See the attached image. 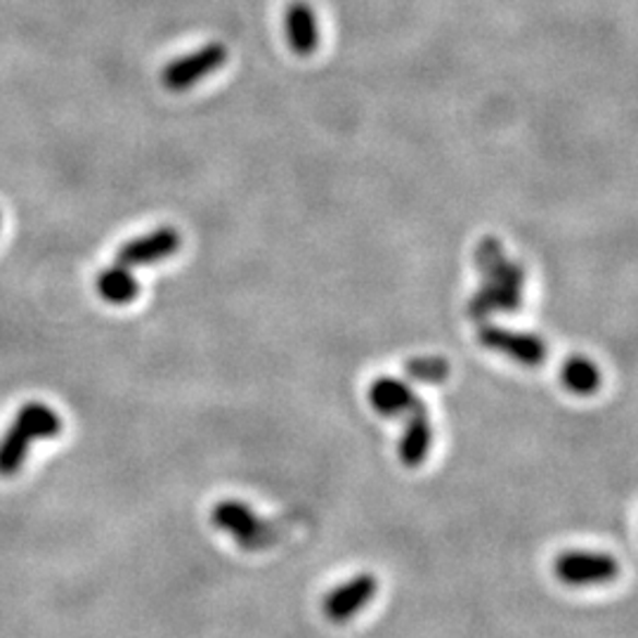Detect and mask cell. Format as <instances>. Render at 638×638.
I'll return each instance as SVG.
<instances>
[{"instance_id": "obj_1", "label": "cell", "mask_w": 638, "mask_h": 638, "mask_svg": "<svg viewBox=\"0 0 638 638\" xmlns=\"http://www.w3.org/2000/svg\"><path fill=\"white\" fill-rule=\"evenodd\" d=\"M475 263L483 282L469 300V317L481 322L495 312H516L523 303L525 270L506 256L504 246L495 237H485L477 244Z\"/></svg>"}, {"instance_id": "obj_2", "label": "cell", "mask_w": 638, "mask_h": 638, "mask_svg": "<svg viewBox=\"0 0 638 638\" xmlns=\"http://www.w3.org/2000/svg\"><path fill=\"white\" fill-rule=\"evenodd\" d=\"M62 430V418L52 407L43 402H28L14 416L12 426L0 440V475L17 473L32 442L43 438H55Z\"/></svg>"}, {"instance_id": "obj_3", "label": "cell", "mask_w": 638, "mask_h": 638, "mask_svg": "<svg viewBox=\"0 0 638 638\" xmlns=\"http://www.w3.org/2000/svg\"><path fill=\"white\" fill-rule=\"evenodd\" d=\"M211 523L244 548H263L277 540L270 523H265L249 504L237 499L217 501L211 511Z\"/></svg>"}, {"instance_id": "obj_4", "label": "cell", "mask_w": 638, "mask_h": 638, "mask_svg": "<svg viewBox=\"0 0 638 638\" xmlns=\"http://www.w3.org/2000/svg\"><path fill=\"white\" fill-rule=\"evenodd\" d=\"M554 575L575 589L611 584L619 575V563L605 551H565L554 560Z\"/></svg>"}, {"instance_id": "obj_5", "label": "cell", "mask_w": 638, "mask_h": 638, "mask_svg": "<svg viewBox=\"0 0 638 638\" xmlns=\"http://www.w3.org/2000/svg\"><path fill=\"white\" fill-rule=\"evenodd\" d=\"M225 62H227V48L223 46V43H209V46L204 48L173 60L162 71V83L173 93L190 91L201 79L211 76L213 71L221 69Z\"/></svg>"}, {"instance_id": "obj_6", "label": "cell", "mask_w": 638, "mask_h": 638, "mask_svg": "<svg viewBox=\"0 0 638 638\" xmlns=\"http://www.w3.org/2000/svg\"><path fill=\"white\" fill-rule=\"evenodd\" d=\"M477 341H481V345H485L487 351L511 357L523 367H540L548 357L546 343L540 336H534V333L525 331H511L497 324H481L477 327Z\"/></svg>"}, {"instance_id": "obj_7", "label": "cell", "mask_w": 638, "mask_h": 638, "mask_svg": "<svg viewBox=\"0 0 638 638\" xmlns=\"http://www.w3.org/2000/svg\"><path fill=\"white\" fill-rule=\"evenodd\" d=\"M379 593V579L371 572H359L331 589L324 599V615L331 622H347L359 615Z\"/></svg>"}, {"instance_id": "obj_8", "label": "cell", "mask_w": 638, "mask_h": 638, "mask_svg": "<svg viewBox=\"0 0 638 638\" xmlns=\"http://www.w3.org/2000/svg\"><path fill=\"white\" fill-rule=\"evenodd\" d=\"M180 241L182 239L176 227H158L150 232V235L126 241L119 249V253H116V263L128 270L158 263V260L176 256L180 249Z\"/></svg>"}, {"instance_id": "obj_9", "label": "cell", "mask_w": 638, "mask_h": 638, "mask_svg": "<svg viewBox=\"0 0 638 638\" xmlns=\"http://www.w3.org/2000/svg\"><path fill=\"white\" fill-rule=\"evenodd\" d=\"M369 404L383 416H402L426 407L407 383L393 376H379L369 386Z\"/></svg>"}, {"instance_id": "obj_10", "label": "cell", "mask_w": 638, "mask_h": 638, "mask_svg": "<svg viewBox=\"0 0 638 638\" xmlns=\"http://www.w3.org/2000/svg\"><path fill=\"white\" fill-rule=\"evenodd\" d=\"M430 445H433V424H430L426 407L407 414V426H404L402 440L398 447L400 461L407 469L422 466L430 452Z\"/></svg>"}, {"instance_id": "obj_11", "label": "cell", "mask_w": 638, "mask_h": 638, "mask_svg": "<svg viewBox=\"0 0 638 638\" xmlns=\"http://www.w3.org/2000/svg\"><path fill=\"white\" fill-rule=\"evenodd\" d=\"M286 40L296 55H312L319 46V24L306 0H296L286 10Z\"/></svg>"}, {"instance_id": "obj_12", "label": "cell", "mask_w": 638, "mask_h": 638, "mask_svg": "<svg viewBox=\"0 0 638 638\" xmlns=\"http://www.w3.org/2000/svg\"><path fill=\"white\" fill-rule=\"evenodd\" d=\"M97 292L107 303H111V306H126V303L138 298L140 284L133 270L116 263L97 277Z\"/></svg>"}, {"instance_id": "obj_13", "label": "cell", "mask_w": 638, "mask_h": 638, "mask_svg": "<svg viewBox=\"0 0 638 638\" xmlns=\"http://www.w3.org/2000/svg\"><path fill=\"white\" fill-rule=\"evenodd\" d=\"M560 381L575 395H591L601 388V371L589 357L572 355L563 362Z\"/></svg>"}, {"instance_id": "obj_14", "label": "cell", "mask_w": 638, "mask_h": 638, "mask_svg": "<svg viewBox=\"0 0 638 638\" xmlns=\"http://www.w3.org/2000/svg\"><path fill=\"white\" fill-rule=\"evenodd\" d=\"M410 379L424 383H442L449 376V365L442 357H414L404 362Z\"/></svg>"}]
</instances>
